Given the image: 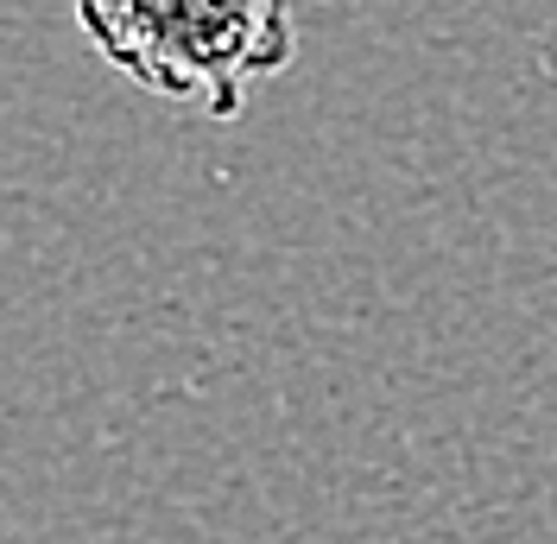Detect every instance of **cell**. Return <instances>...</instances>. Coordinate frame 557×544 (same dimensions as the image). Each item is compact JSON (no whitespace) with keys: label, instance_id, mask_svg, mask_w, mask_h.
<instances>
[{"label":"cell","instance_id":"1","mask_svg":"<svg viewBox=\"0 0 557 544\" xmlns=\"http://www.w3.org/2000/svg\"><path fill=\"white\" fill-rule=\"evenodd\" d=\"M76 26L127 83L209 121H235L298 58L292 0H76Z\"/></svg>","mask_w":557,"mask_h":544}]
</instances>
